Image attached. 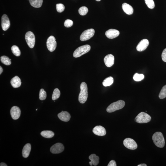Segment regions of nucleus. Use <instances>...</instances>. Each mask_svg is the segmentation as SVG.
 Listing matches in <instances>:
<instances>
[{
    "label": "nucleus",
    "mask_w": 166,
    "mask_h": 166,
    "mask_svg": "<svg viewBox=\"0 0 166 166\" xmlns=\"http://www.w3.org/2000/svg\"><path fill=\"white\" fill-rule=\"evenodd\" d=\"M80 92L78 96V101L82 104L85 103L88 97V88L85 82H82L80 86Z\"/></svg>",
    "instance_id": "nucleus-1"
},
{
    "label": "nucleus",
    "mask_w": 166,
    "mask_h": 166,
    "mask_svg": "<svg viewBox=\"0 0 166 166\" xmlns=\"http://www.w3.org/2000/svg\"><path fill=\"white\" fill-rule=\"evenodd\" d=\"M152 140L156 146L159 148H163L164 146L165 139L163 133L161 132L155 133L152 136Z\"/></svg>",
    "instance_id": "nucleus-2"
},
{
    "label": "nucleus",
    "mask_w": 166,
    "mask_h": 166,
    "mask_svg": "<svg viewBox=\"0 0 166 166\" xmlns=\"http://www.w3.org/2000/svg\"><path fill=\"white\" fill-rule=\"evenodd\" d=\"M125 102L122 100H118L110 105L107 109L108 113H112L122 109L125 105Z\"/></svg>",
    "instance_id": "nucleus-3"
},
{
    "label": "nucleus",
    "mask_w": 166,
    "mask_h": 166,
    "mask_svg": "<svg viewBox=\"0 0 166 166\" xmlns=\"http://www.w3.org/2000/svg\"><path fill=\"white\" fill-rule=\"evenodd\" d=\"M90 49V46L88 45L81 46L75 51L73 53V56L75 58L79 57L82 55L88 52Z\"/></svg>",
    "instance_id": "nucleus-4"
},
{
    "label": "nucleus",
    "mask_w": 166,
    "mask_h": 166,
    "mask_svg": "<svg viewBox=\"0 0 166 166\" xmlns=\"http://www.w3.org/2000/svg\"><path fill=\"white\" fill-rule=\"evenodd\" d=\"M151 120L150 115L144 112L140 113L135 118V122L139 123H147L150 122Z\"/></svg>",
    "instance_id": "nucleus-5"
},
{
    "label": "nucleus",
    "mask_w": 166,
    "mask_h": 166,
    "mask_svg": "<svg viewBox=\"0 0 166 166\" xmlns=\"http://www.w3.org/2000/svg\"><path fill=\"white\" fill-rule=\"evenodd\" d=\"M25 39L29 48H33L35 43V37L33 32L30 31L27 32L25 35Z\"/></svg>",
    "instance_id": "nucleus-6"
},
{
    "label": "nucleus",
    "mask_w": 166,
    "mask_h": 166,
    "mask_svg": "<svg viewBox=\"0 0 166 166\" xmlns=\"http://www.w3.org/2000/svg\"><path fill=\"white\" fill-rule=\"evenodd\" d=\"M47 46L48 49L50 52H53L56 49L57 43L54 36H50L48 38L47 42Z\"/></svg>",
    "instance_id": "nucleus-7"
},
{
    "label": "nucleus",
    "mask_w": 166,
    "mask_h": 166,
    "mask_svg": "<svg viewBox=\"0 0 166 166\" xmlns=\"http://www.w3.org/2000/svg\"><path fill=\"white\" fill-rule=\"evenodd\" d=\"M95 33V31L93 29H90L85 31L82 32L80 37L81 41L88 40L93 37Z\"/></svg>",
    "instance_id": "nucleus-8"
},
{
    "label": "nucleus",
    "mask_w": 166,
    "mask_h": 166,
    "mask_svg": "<svg viewBox=\"0 0 166 166\" xmlns=\"http://www.w3.org/2000/svg\"><path fill=\"white\" fill-rule=\"evenodd\" d=\"M123 144L127 148L131 150H135L137 148V145L134 140L127 138L123 141Z\"/></svg>",
    "instance_id": "nucleus-9"
},
{
    "label": "nucleus",
    "mask_w": 166,
    "mask_h": 166,
    "mask_svg": "<svg viewBox=\"0 0 166 166\" xmlns=\"http://www.w3.org/2000/svg\"><path fill=\"white\" fill-rule=\"evenodd\" d=\"M64 147L61 143H58L53 145L50 148V151L53 154H58L63 152Z\"/></svg>",
    "instance_id": "nucleus-10"
},
{
    "label": "nucleus",
    "mask_w": 166,
    "mask_h": 166,
    "mask_svg": "<svg viewBox=\"0 0 166 166\" xmlns=\"http://www.w3.org/2000/svg\"><path fill=\"white\" fill-rule=\"evenodd\" d=\"M10 26V21L7 16L6 14L3 15L1 19V26L2 29L6 31L9 28Z\"/></svg>",
    "instance_id": "nucleus-11"
},
{
    "label": "nucleus",
    "mask_w": 166,
    "mask_h": 166,
    "mask_svg": "<svg viewBox=\"0 0 166 166\" xmlns=\"http://www.w3.org/2000/svg\"><path fill=\"white\" fill-rule=\"evenodd\" d=\"M10 113L12 118L14 120H17L20 116L21 110L17 106H14L11 110Z\"/></svg>",
    "instance_id": "nucleus-12"
},
{
    "label": "nucleus",
    "mask_w": 166,
    "mask_h": 166,
    "mask_svg": "<svg viewBox=\"0 0 166 166\" xmlns=\"http://www.w3.org/2000/svg\"><path fill=\"white\" fill-rule=\"evenodd\" d=\"M149 42L147 39L142 40L137 46V50L138 52H142L145 50L148 47Z\"/></svg>",
    "instance_id": "nucleus-13"
},
{
    "label": "nucleus",
    "mask_w": 166,
    "mask_h": 166,
    "mask_svg": "<svg viewBox=\"0 0 166 166\" xmlns=\"http://www.w3.org/2000/svg\"><path fill=\"white\" fill-rule=\"evenodd\" d=\"M119 34V31L114 29H110L106 31L105 33L106 36L110 39H113L116 38Z\"/></svg>",
    "instance_id": "nucleus-14"
},
{
    "label": "nucleus",
    "mask_w": 166,
    "mask_h": 166,
    "mask_svg": "<svg viewBox=\"0 0 166 166\" xmlns=\"http://www.w3.org/2000/svg\"><path fill=\"white\" fill-rule=\"evenodd\" d=\"M104 61L106 66L108 67H111L114 63V57L112 54H109L105 57Z\"/></svg>",
    "instance_id": "nucleus-15"
},
{
    "label": "nucleus",
    "mask_w": 166,
    "mask_h": 166,
    "mask_svg": "<svg viewBox=\"0 0 166 166\" xmlns=\"http://www.w3.org/2000/svg\"><path fill=\"white\" fill-rule=\"evenodd\" d=\"M93 132L95 135L99 136H104L106 134L105 128L101 126L95 127L93 129Z\"/></svg>",
    "instance_id": "nucleus-16"
},
{
    "label": "nucleus",
    "mask_w": 166,
    "mask_h": 166,
    "mask_svg": "<svg viewBox=\"0 0 166 166\" xmlns=\"http://www.w3.org/2000/svg\"><path fill=\"white\" fill-rule=\"evenodd\" d=\"M58 116L61 121L65 122L69 121L71 118L70 114L67 112L62 111L58 114Z\"/></svg>",
    "instance_id": "nucleus-17"
},
{
    "label": "nucleus",
    "mask_w": 166,
    "mask_h": 166,
    "mask_svg": "<svg viewBox=\"0 0 166 166\" xmlns=\"http://www.w3.org/2000/svg\"><path fill=\"white\" fill-rule=\"evenodd\" d=\"M122 7L124 12L128 15L132 14L133 9L132 7L129 4L124 3L122 4Z\"/></svg>",
    "instance_id": "nucleus-18"
},
{
    "label": "nucleus",
    "mask_w": 166,
    "mask_h": 166,
    "mask_svg": "<svg viewBox=\"0 0 166 166\" xmlns=\"http://www.w3.org/2000/svg\"><path fill=\"white\" fill-rule=\"evenodd\" d=\"M31 149V145L29 144H26L23 148L22 154L23 157L27 158L30 154Z\"/></svg>",
    "instance_id": "nucleus-19"
},
{
    "label": "nucleus",
    "mask_w": 166,
    "mask_h": 166,
    "mask_svg": "<svg viewBox=\"0 0 166 166\" xmlns=\"http://www.w3.org/2000/svg\"><path fill=\"white\" fill-rule=\"evenodd\" d=\"M11 84L13 87L14 88H17L21 85V80L19 77L16 76L13 78L11 80Z\"/></svg>",
    "instance_id": "nucleus-20"
},
{
    "label": "nucleus",
    "mask_w": 166,
    "mask_h": 166,
    "mask_svg": "<svg viewBox=\"0 0 166 166\" xmlns=\"http://www.w3.org/2000/svg\"><path fill=\"white\" fill-rule=\"evenodd\" d=\"M89 159L90 160L89 162V164L90 166L94 165L96 166L99 163V158L98 156H97L95 154H92L89 156Z\"/></svg>",
    "instance_id": "nucleus-21"
},
{
    "label": "nucleus",
    "mask_w": 166,
    "mask_h": 166,
    "mask_svg": "<svg viewBox=\"0 0 166 166\" xmlns=\"http://www.w3.org/2000/svg\"><path fill=\"white\" fill-rule=\"evenodd\" d=\"M31 5L35 8H39L42 6L43 0H29Z\"/></svg>",
    "instance_id": "nucleus-22"
},
{
    "label": "nucleus",
    "mask_w": 166,
    "mask_h": 166,
    "mask_svg": "<svg viewBox=\"0 0 166 166\" xmlns=\"http://www.w3.org/2000/svg\"><path fill=\"white\" fill-rule=\"evenodd\" d=\"M41 135L43 137L48 138L53 137L54 135L53 132L50 131H44L41 133Z\"/></svg>",
    "instance_id": "nucleus-23"
},
{
    "label": "nucleus",
    "mask_w": 166,
    "mask_h": 166,
    "mask_svg": "<svg viewBox=\"0 0 166 166\" xmlns=\"http://www.w3.org/2000/svg\"><path fill=\"white\" fill-rule=\"evenodd\" d=\"M114 82V79L112 77H109L106 78L103 82V84L104 86H109L111 85Z\"/></svg>",
    "instance_id": "nucleus-24"
},
{
    "label": "nucleus",
    "mask_w": 166,
    "mask_h": 166,
    "mask_svg": "<svg viewBox=\"0 0 166 166\" xmlns=\"http://www.w3.org/2000/svg\"><path fill=\"white\" fill-rule=\"evenodd\" d=\"M13 54L16 56H19L21 54L20 51L18 47L16 45H13L11 48Z\"/></svg>",
    "instance_id": "nucleus-25"
},
{
    "label": "nucleus",
    "mask_w": 166,
    "mask_h": 166,
    "mask_svg": "<svg viewBox=\"0 0 166 166\" xmlns=\"http://www.w3.org/2000/svg\"><path fill=\"white\" fill-rule=\"evenodd\" d=\"M1 62L5 65H10L11 64V59L6 56H3L1 58Z\"/></svg>",
    "instance_id": "nucleus-26"
},
{
    "label": "nucleus",
    "mask_w": 166,
    "mask_h": 166,
    "mask_svg": "<svg viewBox=\"0 0 166 166\" xmlns=\"http://www.w3.org/2000/svg\"><path fill=\"white\" fill-rule=\"evenodd\" d=\"M61 95V92L58 88L55 89L53 92L52 96V99L55 100L58 99Z\"/></svg>",
    "instance_id": "nucleus-27"
},
{
    "label": "nucleus",
    "mask_w": 166,
    "mask_h": 166,
    "mask_svg": "<svg viewBox=\"0 0 166 166\" xmlns=\"http://www.w3.org/2000/svg\"><path fill=\"white\" fill-rule=\"evenodd\" d=\"M159 97L161 99H163L166 97V85L164 86L161 89L159 95Z\"/></svg>",
    "instance_id": "nucleus-28"
},
{
    "label": "nucleus",
    "mask_w": 166,
    "mask_h": 166,
    "mask_svg": "<svg viewBox=\"0 0 166 166\" xmlns=\"http://www.w3.org/2000/svg\"><path fill=\"white\" fill-rule=\"evenodd\" d=\"M88 12V9L85 6L81 7L78 10V12H79L80 14L83 16L86 15Z\"/></svg>",
    "instance_id": "nucleus-29"
},
{
    "label": "nucleus",
    "mask_w": 166,
    "mask_h": 166,
    "mask_svg": "<svg viewBox=\"0 0 166 166\" xmlns=\"http://www.w3.org/2000/svg\"><path fill=\"white\" fill-rule=\"evenodd\" d=\"M144 76L143 74H139L136 73L133 76V78L134 80L136 81H139L144 79Z\"/></svg>",
    "instance_id": "nucleus-30"
},
{
    "label": "nucleus",
    "mask_w": 166,
    "mask_h": 166,
    "mask_svg": "<svg viewBox=\"0 0 166 166\" xmlns=\"http://www.w3.org/2000/svg\"><path fill=\"white\" fill-rule=\"evenodd\" d=\"M47 97V93L43 89L40 90L39 94V99L41 100H45Z\"/></svg>",
    "instance_id": "nucleus-31"
},
{
    "label": "nucleus",
    "mask_w": 166,
    "mask_h": 166,
    "mask_svg": "<svg viewBox=\"0 0 166 166\" xmlns=\"http://www.w3.org/2000/svg\"><path fill=\"white\" fill-rule=\"evenodd\" d=\"M145 2L147 6L150 9H153L155 7V3L153 0H145Z\"/></svg>",
    "instance_id": "nucleus-32"
},
{
    "label": "nucleus",
    "mask_w": 166,
    "mask_h": 166,
    "mask_svg": "<svg viewBox=\"0 0 166 166\" xmlns=\"http://www.w3.org/2000/svg\"><path fill=\"white\" fill-rule=\"evenodd\" d=\"M56 8L58 12L61 13L64 11L65 7L63 4L59 3L56 5Z\"/></svg>",
    "instance_id": "nucleus-33"
},
{
    "label": "nucleus",
    "mask_w": 166,
    "mask_h": 166,
    "mask_svg": "<svg viewBox=\"0 0 166 166\" xmlns=\"http://www.w3.org/2000/svg\"><path fill=\"white\" fill-rule=\"evenodd\" d=\"M73 24V21L70 20L68 19L65 21L64 25L66 27H71Z\"/></svg>",
    "instance_id": "nucleus-34"
},
{
    "label": "nucleus",
    "mask_w": 166,
    "mask_h": 166,
    "mask_svg": "<svg viewBox=\"0 0 166 166\" xmlns=\"http://www.w3.org/2000/svg\"><path fill=\"white\" fill-rule=\"evenodd\" d=\"M161 58L163 61L166 62V48L163 50L162 54H161Z\"/></svg>",
    "instance_id": "nucleus-35"
},
{
    "label": "nucleus",
    "mask_w": 166,
    "mask_h": 166,
    "mask_svg": "<svg viewBox=\"0 0 166 166\" xmlns=\"http://www.w3.org/2000/svg\"><path fill=\"white\" fill-rule=\"evenodd\" d=\"M117 165L115 161L114 160L111 161L108 165V166H116Z\"/></svg>",
    "instance_id": "nucleus-36"
},
{
    "label": "nucleus",
    "mask_w": 166,
    "mask_h": 166,
    "mask_svg": "<svg viewBox=\"0 0 166 166\" xmlns=\"http://www.w3.org/2000/svg\"><path fill=\"white\" fill-rule=\"evenodd\" d=\"M0 166H7V165L5 163H1V164H0Z\"/></svg>",
    "instance_id": "nucleus-37"
},
{
    "label": "nucleus",
    "mask_w": 166,
    "mask_h": 166,
    "mask_svg": "<svg viewBox=\"0 0 166 166\" xmlns=\"http://www.w3.org/2000/svg\"><path fill=\"white\" fill-rule=\"evenodd\" d=\"M3 71V69L1 66L0 67V75H1Z\"/></svg>",
    "instance_id": "nucleus-38"
},
{
    "label": "nucleus",
    "mask_w": 166,
    "mask_h": 166,
    "mask_svg": "<svg viewBox=\"0 0 166 166\" xmlns=\"http://www.w3.org/2000/svg\"><path fill=\"white\" fill-rule=\"evenodd\" d=\"M138 166H147V165L145 164H142L137 165Z\"/></svg>",
    "instance_id": "nucleus-39"
},
{
    "label": "nucleus",
    "mask_w": 166,
    "mask_h": 166,
    "mask_svg": "<svg viewBox=\"0 0 166 166\" xmlns=\"http://www.w3.org/2000/svg\"><path fill=\"white\" fill-rule=\"evenodd\" d=\"M96 1H101V0H96Z\"/></svg>",
    "instance_id": "nucleus-40"
},
{
    "label": "nucleus",
    "mask_w": 166,
    "mask_h": 166,
    "mask_svg": "<svg viewBox=\"0 0 166 166\" xmlns=\"http://www.w3.org/2000/svg\"><path fill=\"white\" fill-rule=\"evenodd\" d=\"M37 110V109L36 110Z\"/></svg>",
    "instance_id": "nucleus-41"
}]
</instances>
